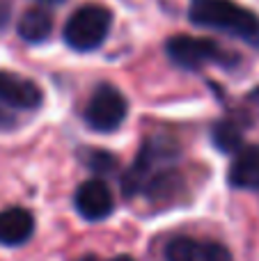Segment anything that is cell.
<instances>
[{"label": "cell", "instance_id": "obj_10", "mask_svg": "<svg viewBox=\"0 0 259 261\" xmlns=\"http://www.w3.org/2000/svg\"><path fill=\"white\" fill-rule=\"evenodd\" d=\"M50 30H53V18H50V14L46 9H39V7L28 9L21 16V21H18V35L28 44L44 41L50 35Z\"/></svg>", "mask_w": 259, "mask_h": 261}, {"label": "cell", "instance_id": "obj_1", "mask_svg": "<svg viewBox=\"0 0 259 261\" xmlns=\"http://www.w3.org/2000/svg\"><path fill=\"white\" fill-rule=\"evenodd\" d=\"M188 16L195 25L223 30L259 46V16L232 0H193Z\"/></svg>", "mask_w": 259, "mask_h": 261}, {"label": "cell", "instance_id": "obj_6", "mask_svg": "<svg viewBox=\"0 0 259 261\" xmlns=\"http://www.w3.org/2000/svg\"><path fill=\"white\" fill-rule=\"evenodd\" d=\"M168 261H232V254L220 243H197L193 239H174L165 248Z\"/></svg>", "mask_w": 259, "mask_h": 261}, {"label": "cell", "instance_id": "obj_11", "mask_svg": "<svg viewBox=\"0 0 259 261\" xmlns=\"http://www.w3.org/2000/svg\"><path fill=\"white\" fill-rule=\"evenodd\" d=\"M214 144L218 147V151H225V153H232V151H239L243 144V135H241V128L232 122H220L214 126Z\"/></svg>", "mask_w": 259, "mask_h": 261}, {"label": "cell", "instance_id": "obj_7", "mask_svg": "<svg viewBox=\"0 0 259 261\" xmlns=\"http://www.w3.org/2000/svg\"><path fill=\"white\" fill-rule=\"evenodd\" d=\"M0 101L18 110H35L41 103V90L28 78L0 73Z\"/></svg>", "mask_w": 259, "mask_h": 261}, {"label": "cell", "instance_id": "obj_2", "mask_svg": "<svg viewBox=\"0 0 259 261\" xmlns=\"http://www.w3.org/2000/svg\"><path fill=\"white\" fill-rule=\"evenodd\" d=\"M113 16L101 5H85L69 16L64 25V41L76 50H94L108 37Z\"/></svg>", "mask_w": 259, "mask_h": 261}, {"label": "cell", "instance_id": "obj_5", "mask_svg": "<svg viewBox=\"0 0 259 261\" xmlns=\"http://www.w3.org/2000/svg\"><path fill=\"white\" fill-rule=\"evenodd\" d=\"M73 202H76V211L90 222H99V220H103V218H108L115 206L108 186L99 179L85 181V184L78 188Z\"/></svg>", "mask_w": 259, "mask_h": 261}, {"label": "cell", "instance_id": "obj_16", "mask_svg": "<svg viewBox=\"0 0 259 261\" xmlns=\"http://www.w3.org/2000/svg\"><path fill=\"white\" fill-rule=\"evenodd\" d=\"M5 122H7V119H5V115H3V113H0V126H3V124H5Z\"/></svg>", "mask_w": 259, "mask_h": 261}, {"label": "cell", "instance_id": "obj_3", "mask_svg": "<svg viewBox=\"0 0 259 261\" xmlns=\"http://www.w3.org/2000/svg\"><path fill=\"white\" fill-rule=\"evenodd\" d=\"M170 60L184 69H200L204 64H232L237 55L225 50L214 39H200V37L179 35L172 37L165 46Z\"/></svg>", "mask_w": 259, "mask_h": 261}, {"label": "cell", "instance_id": "obj_13", "mask_svg": "<svg viewBox=\"0 0 259 261\" xmlns=\"http://www.w3.org/2000/svg\"><path fill=\"white\" fill-rule=\"evenodd\" d=\"M7 23H9V3L0 0V32L7 28Z\"/></svg>", "mask_w": 259, "mask_h": 261}, {"label": "cell", "instance_id": "obj_8", "mask_svg": "<svg viewBox=\"0 0 259 261\" xmlns=\"http://www.w3.org/2000/svg\"><path fill=\"white\" fill-rule=\"evenodd\" d=\"M35 231V218L25 208H7L0 213V243L21 245Z\"/></svg>", "mask_w": 259, "mask_h": 261}, {"label": "cell", "instance_id": "obj_14", "mask_svg": "<svg viewBox=\"0 0 259 261\" xmlns=\"http://www.w3.org/2000/svg\"><path fill=\"white\" fill-rule=\"evenodd\" d=\"M39 3H46V5H60V3H64V0H39Z\"/></svg>", "mask_w": 259, "mask_h": 261}, {"label": "cell", "instance_id": "obj_15", "mask_svg": "<svg viewBox=\"0 0 259 261\" xmlns=\"http://www.w3.org/2000/svg\"><path fill=\"white\" fill-rule=\"evenodd\" d=\"M113 261H133V259L126 257V254H122V257H117V259H113Z\"/></svg>", "mask_w": 259, "mask_h": 261}, {"label": "cell", "instance_id": "obj_4", "mask_svg": "<svg viewBox=\"0 0 259 261\" xmlns=\"http://www.w3.org/2000/svg\"><path fill=\"white\" fill-rule=\"evenodd\" d=\"M126 99L113 85H99L85 108V122L99 133H110L126 119Z\"/></svg>", "mask_w": 259, "mask_h": 261}, {"label": "cell", "instance_id": "obj_9", "mask_svg": "<svg viewBox=\"0 0 259 261\" xmlns=\"http://www.w3.org/2000/svg\"><path fill=\"white\" fill-rule=\"evenodd\" d=\"M229 184L234 188L259 190V144L243 149L237 156L229 170Z\"/></svg>", "mask_w": 259, "mask_h": 261}, {"label": "cell", "instance_id": "obj_17", "mask_svg": "<svg viewBox=\"0 0 259 261\" xmlns=\"http://www.w3.org/2000/svg\"><path fill=\"white\" fill-rule=\"evenodd\" d=\"M83 261H99V259H96V257H85Z\"/></svg>", "mask_w": 259, "mask_h": 261}, {"label": "cell", "instance_id": "obj_12", "mask_svg": "<svg viewBox=\"0 0 259 261\" xmlns=\"http://www.w3.org/2000/svg\"><path fill=\"white\" fill-rule=\"evenodd\" d=\"M115 158L113 156H108V153H103V151H94L90 156V167L94 172H110V170H115Z\"/></svg>", "mask_w": 259, "mask_h": 261}]
</instances>
